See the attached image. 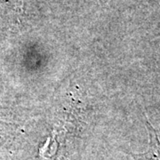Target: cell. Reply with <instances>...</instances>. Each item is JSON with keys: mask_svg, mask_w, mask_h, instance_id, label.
<instances>
[{"mask_svg": "<svg viewBox=\"0 0 160 160\" xmlns=\"http://www.w3.org/2000/svg\"><path fill=\"white\" fill-rule=\"evenodd\" d=\"M146 126L149 132V149L145 153L133 155V158L135 160H160V142L158 133L150 125L149 119L146 121Z\"/></svg>", "mask_w": 160, "mask_h": 160, "instance_id": "obj_1", "label": "cell"}]
</instances>
